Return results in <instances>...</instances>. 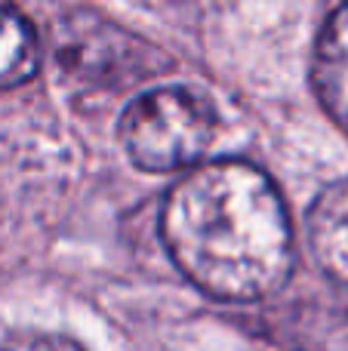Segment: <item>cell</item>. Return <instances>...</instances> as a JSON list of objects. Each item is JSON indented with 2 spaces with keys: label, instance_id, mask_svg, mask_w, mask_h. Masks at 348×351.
<instances>
[{
  "label": "cell",
  "instance_id": "obj_4",
  "mask_svg": "<svg viewBox=\"0 0 348 351\" xmlns=\"http://www.w3.org/2000/svg\"><path fill=\"white\" fill-rule=\"evenodd\" d=\"M308 243L327 278L348 287V179L333 182L314 197Z\"/></svg>",
  "mask_w": 348,
  "mask_h": 351
},
{
  "label": "cell",
  "instance_id": "obj_7",
  "mask_svg": "<svg viewBox=\"0 0 348 351\" xmlns=\"http://www.w3.org/2000/svg\"><path fill=\"white\" fill-rule=\"evenodd\" d=\"M3 351H80V346H74L71 339L59 333H18L12 336L3 346Z\"/></svg>",
  "mask_w": 348,
  "mask_h": 351
},
{
  "label": "cell",
  "instance_id": "obj_6",
  "mask_svg": "<svg viewBox=\"0 0 348 351\" xmlns=\"http://www.w3.org/2000/svg\"><path fill=\"white\" fill-rule=\"evenodd\" d=\"M40 65V43L18 10H0V90L25 84Z\"/></svg>",
  "mask_w": 348,
  "mask_h": 351
},
{
  "label": "cell",
  "instance_id": "obj_2",
  "mask_svg": "<svg viewBox=\"0 0 348 351\" xmlns=\"http://www.w3.org/2000/svg\"><path fill=\"white\" fill-rule=\"evenodd\" d=\"M216 108L188 86H160L139 96L121 121L129 160L148 173H176L197 164L216 136Z\"/></svg>",
  "mask_w": 348,
  "mask_h": 351
},
{
  "label": "cell",
  "instance_id": "obj_1",
  "mask_svg": "<svg viewBox=\"0 0 348 351\" xmlns=\"http://www.w3.org/2000/svg\"><path fill=\"white\" fill-rule=\"evenodd\" d=\"M160 234L185 278L228 302L271 296L293 268L281 194L244 160H216L182 176L164 200Z\"/></svg>",
  "mask_w": 348,
  "mask_h": 351
},
{
  "label": "cell",
  "instance_id": "obj_5",
  "mask_svg": "<svg viewBox=\"0 0 348 351\" xmlns=\"http://www.w3.org/2000/svg\"><path fill=\"white\" fill-rule=\"evenodd\" d=\"M314 90L327 114L348 133V3L327 19L314 49Z\"/></svg>",
  "mask_w": 348,
  "mask_h": 351
},
{
  "label": "cell",
  "instance_id": "obj_3",
  "mask_svg": "<svg viewBox=\"0 0 348 351\" xmlns=\"http://www.w3.org/2000/svg\"><path fill=\"white\" fill-rule=\"evenodd\" d=\"M55 53L65 71L96 86H127L154 71V47L90 12H71L62 19Z\"/></svg>",
  "mask_w": 348,
  "mask_h": 351
}]
</instances>
